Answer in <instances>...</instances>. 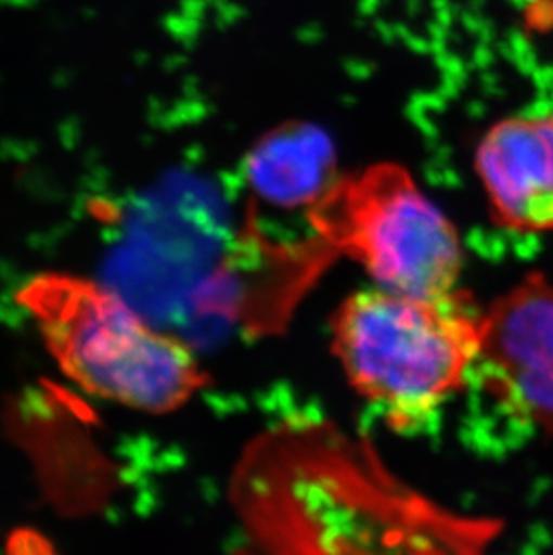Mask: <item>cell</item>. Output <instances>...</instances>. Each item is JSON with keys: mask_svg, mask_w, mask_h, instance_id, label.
Here are the masks:
<instances>
[{"mask_svg": "<svg viewBox=\"0 0 553 555\" xmlns=\"http://www.w3.org/2000/svg\"><path fill=\"white\" fill-rule=\"evenodd\" d=\"M250 541L281 554H470L497 519L443 508L402 482L369 440L327 421L292 417L252 440L232 478Z\"/></svg>", "mask_w": 553, "mask_h": 555, "instance_id": "cell-1", "label": "cell"}, {"mask_svg": "<svg viewBox=\"0 0 553 555\" xmlns=\"http://www.w3.org/2000/svg\"><path fill=\"white\" fill-rule=\"evenodd\" d=\"M481 314L456 289L437 297L361 289L334 313V354L356 392L391 428L412 430L471 376L480 352Z\"/></svg>", "mask_w": 553, "mask_h": 555, "instance_id": "cell-2", "label": "cell"}, {"mask_svg": "<svg viewBox=\"0 0 553 555\" xmlns=\"http://www.w3.org/2000/svg\"><path fill=\"white\" fill-rule=\"evenodd\" d=\"M21 305L62 371L85 392L147 414L188 403L207 374L191 347L152 330L111 292L67 273H42Z\"/></svg>", "mask_w": 553, "mask_h": 555, "instance_id": "cell-3", "label": "cell"}, {"mask_svg": "<svg viewBox=\"0 0 553 555\" xmlns=\"http://www.w3.org/2000/svg\"><path fill=\"white\" fill-rule=\"evenodd\" d=\"M331 248L355 259L377 288L415 297L453 292L462 247L448 216L396 164H376L334 184L308 210Z\"/></svg>", "mask_w": 553, "mask_h": 555, "instance_id": "cell-4", "label": "cell"}, {"mask_svg": "<svg viewBox=\"0 0 553 555\" xmlns=\"http://www.w3.org/2000/svg\"><path fill=\"white\" fill-rule=\"evenodd\" d=\"M506 414L553 434V283L530 273L481 314L471 371Z\"/></svg>", "mask_w": 553, "mask_h": 555, "instance_id": "cell-5", "label": "cell"}, {"mask_svg": "<svg viewBox=\"0 0 553 555\" xmlns=\"http://www.w3.org/2000/svg\"><path fill=\"white\" fill-rule=\"evenodd\" d=\"M476 171L498 225L517 234L553 231V114L525 112L491 126Z\"/></svg>", "mask_w": 553, "mask_h": 555, "instance_id": "cell-6", "label": "cell"}, {"mask_svg": "<svg viewBox=\"0 0 553 555\" xmlns=\"http://www.w3.org/2000/svg\"><path fill=\"white\" fill-rule=\"evenodd\" d=\"M334 169L330 135L309 122H287L267 133L245 166L252 188L281 207H311L338 179Z\"/></svg>", "mask_w": 553, "mask_h": 555, "instance_id": "cell-7", "label": "cell"}]
</instances>
